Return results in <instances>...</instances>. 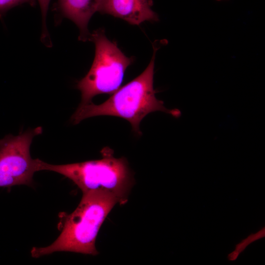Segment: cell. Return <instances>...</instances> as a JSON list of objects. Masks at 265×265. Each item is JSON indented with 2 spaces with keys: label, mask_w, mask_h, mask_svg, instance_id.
<instances>
[{
  "label": "cell",
  "mask_w": 265,
  "mask_h": 265,
  "mask_svg": "<svg viewBox=\"0 0 265 265\" xmlns=\"http://www.w3.org/2000/svg\"><path fill=\"white\" fill-rule=\"evenodd\" d=\"M153 45V53L150 63L138 76L119 88L112 96L100 105L92 102L80 105L71 118V121L78 124L87 118L100 115L116 116L126 119L132 130L139 136L142 135L139 125L148 114L161 111L177 118L181 115L178 109L165 107L162 101L157 99L153 87L155 59L159 49Z\"/></svg>",
  "instance_id": "1"
},
{
  "label": "cell",
  "mask_w": 265,
  "mask_h": 265,
  "mask_svg": "<svg viewBox=\"0 0 265 265\" xmlns=\"http://www.w3.org/2000/svg\"><path fill=\"white\" fill-rule=\"evenodd\" d=\"M82 198L75 210L65 216L62 231L51 245L33 247V258L66 251L96 255L95 241L99 230L114 206L119 203L113 194L103 190L82 193Z\"/></svg>",
  "instance_id": "2"
},
{
  "label": "cell",
  "mask_w": 265,
  "mask_h": 265,
  "mask_svg": "<svg viewBox=\"0 0 265 265\" xmlns=\"http://www.w3.org/2000/svg\"><path fill=\"white\" fill-rule=\"evenodd\" d=\"M100 159L74 163L55 165L39 162V170L59 173L72 181L82 193L91 190H103L115 195L119 204L127 200L133 182L127 159L116 158L113 152L106 147L101 151Z\"/></svg>",
  "instance_id": "3"
},
{
  "label": "cell",
  "mask_w": 265,
  "mask_h": 265,
  "mask_svg": "<svg viewBox=\"0 0 265 265\" xmlns=\"http://www.w3.org/2000/svg\"><path fill=\"white\" fill-rule=\"evenodd\" d=\"M89 40L95 44V55L89 71L77 84L81 95L80 105L92 102L97 95L115 92L120 88L126 69L133 61L132 57L126 56L116 42L107 38L102 29L90 34Z\"/></svg>",
  "instance_id": "4"
},
{
  "label": "cell",
  "mask_w": 265,
  "mask_h": 265,
  "mask_svg": "<svg viewBox=\"0 0 265 265\" xmlns=\"http://www.w3.org/2000/svg\"><path fill=\"white\" fill-rule=\"evenodd\" d=\"M42 131L38 127L0 140V187L33 185L34 174L39 171L40 159L31 158L30 147L34 136Z\"/></svg>",
  "instance_id": "5"
},
{
  "label": "cell",
  "mask_w": 265,
  "mask_h": 265,
  "mask_svg": "<svg viewBox=\"0 0 265 265\" xmlns=\"http://www.w3.org/2000/svg\"><path fill=\"white\" fill-rule=\"evenodd\" d=\"M152 5V0H102L99 12L139 25L146 21L159 20L158 15L151 8Z\"/></svg>",
  "instance_id": "6"
},
{
  "label": "cell",
  "mask_w": 265,
  "mask_h": 265,
  "mask_svg": "<svg viewBox=\"0 0 265 265\" xmlns=\"http://www.w3.org/2000/svg\"><path fill=\"white\" fill-rule=\"evenodd\" d=\"M102 0H57L56 7L64 17L74 22L80 29L79 40H89L88 22L99 11Z\"/></svg>",
  "instance_id": "7"
},
{
  "label": "cell",
  "mask_w": 265,
  "mask_h": 265,
  "mask_svg": "<svg viewBox=\"0 0 265 265\" xmlns=\"http://www.w3.org/2000/svg\"><path fill=\"white\" fill-rule=\"evenodd\" d=\"M35 2L36 0H0V17L16 6L24 3H28L31 6H34Z\"/></svg>",
  "instance_id": "8"
},
{
  "label": "cell",
  "mask_w": 265,
  "mask_h": 265,
  "mask_svg": "<svg viewBox=\"0 0 265 265\" xmlns=\"http://www.w3.org/2000/svg\"><path fill=\"white\" fill-rule=\"evenodd\" d=\"M39 4L42 19V31L41 38L43 39L48 37L46 27V21L49 5L51 0H37Z\"/></svg>",
  "instance_id": "9"
},
{
  "label": "cell",
  "mask_w": 265,
  "mask_h": 265,
  "mask_svg": "<svg viewBox=\"0 0 265 265\" xmlns=\"http://www.w3.org/2000/svg\"><path fill=\"white\" fill-rule=\"evenodd\" d=\"M264 237H265V228H263L262 230L256 234H253L249 236L247 238L243 239V240L247 244V245H248L249 243L255 241V240L262 238Z\"/></svg>",
  "instance_id": "10"
},
{
  "label": "cell",
  "mask_w": 265,
  "mask_h": 265,
  "mask_svg": "<svg viewBox=\"0 0 265 265\" xmlns=\"http://www.w3.org/2000/svg\"><path fill=\"white\" fill-rule=\"evenodd\" d=\"M238 254V253L234 251L228 255V258L230 260H235L237 259Z\"/></svg>",
  "instance_id": "11"
},
{
  "label": "cell",
  "mask_w": 265,
  "mask_h": 265,
  "mask_svg": "<svg viewBox=\"0 0 265 265\" xmlns=\"http://www.w3.org/2000/svg\"><path fill=\"white\" fill-rule=\"evenodd\" d=\"M217 0V1H220V0Z\"/></svg>",
  "instance_id": "12"
}]
</instances>
